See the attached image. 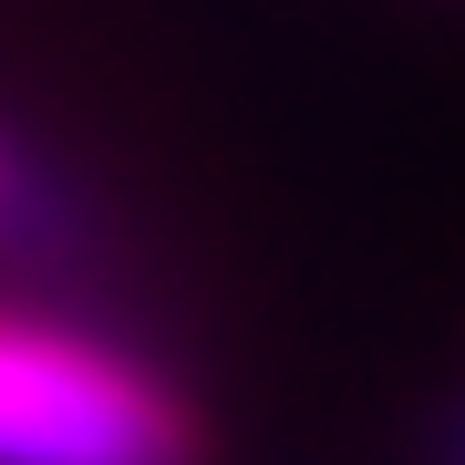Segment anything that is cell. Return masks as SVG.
Segmentation results:
<instances>
[{
  "mask_svg": "<svg viewBox=\"0 0 465 465\" xmlns=\"http://www.w3.org/2000/svg\"><path fill=\"white\" fill-rule=\"evenodd\" d=\"M32 176H42V145L21 124H0V238H11V217H21V197H32Z\"/></svg>",
  "mask_w": 465,
  "mask_h": 465,
  "instance_id": "2",
  "label": "cell"
},
{
  "mask_svg": "<svg viewBox=\"0 0 465 465\" xmlns=\"http://www.w3.org/2000/svg\"><path fill=\"white\" fill-rule=\"evenodd\" d=\"M0 465H217V434L155 351L0 290Z\"/></svg>",
  "mask_w": 465,
  "mask_h": 465,
  "instance_id": "1",
  "label": "cell"
},
{
  "mask_svg": "<svg viewBox=\"0 0 465 465\" xmlns=\"http://www.w3.org/2000/svg\"><path fill=\"white\" fill-rule=\"evenodd\" d=\"M424 465H465V382L434 403V424H424Z\"/></svg>",
  "mask_w": 465,
  "mask_h": 465,
  "instance_id": "3",
  "label": "cell"
}]
</instances>
